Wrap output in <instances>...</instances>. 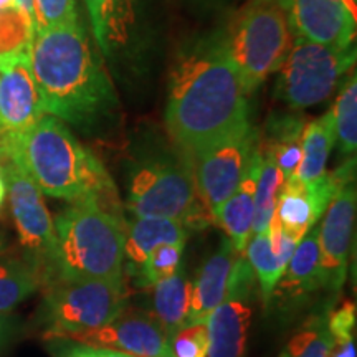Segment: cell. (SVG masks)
<instances>
[{
	"label": "cell",
	"instance_id": "41",
	"mask_svg": "<svg viewBox=\"0 0 357 357\" xmlns=\"http://www.w3.org/2000/svg\"><path fill=\"white\" fill-rule=\"evenodd\" d=\"M344 2H346V6L347 7H349V10L352 12V13H354V15H356V8H357V0H344Z\"/></svg>",
	"mask_w": 357,
	"mask_h": 357
},
{
	"label": "cell",
	"instance_id": "42",
	"mask_svg": "<svg viewBox=\"0 0 357 357\" xmlns=\"http://www.w3.org/2000/svg\"><path fill=\"white\" fill-rule=\"evenodd\" d=\"M13 6H17L15 0H0V8H7Z\"/></svg>",
	"mask_w": 357,
	"mask_h": 357
},
{
	"label": "cell",
	"instance_id": "23",
	"mask_svg": "<svg viewBox=\"0 0 357 357\" xmlns=\"http://www.w3.org/2000/svg\"><path fill=\"white\" fill-rule=\"evenodd\" d=\"M192 281L187 278L185 270L177 268L176 273L158 281L153 287V314L162 324L169 337L185 324L189 310Z\"/></svg>",
	"mask_w": 357,
	"mask_h": 357
},
{
	"label": "cell",
	"instance_id": "15",
	"mask_svg": "<svg viewBox=\"0 0 357 357\" xmlns=\"http://www.w3.org/2000/svg\"><path fill=\"white\" fill-rule=\"evenodd\" d=\"M294 37L331 48H349L356 38V15L344 0H291Z\"/></svg>",
	"mask_w": 357,
	"mask_h": 357
},
{
	"label": "cell",
	"instance_id": "10",
	"mask_svg": "<svg viewBox=\"0 0 357 357\" xmlns=\"http://www.w3.org/2000/svg\"><path fill=\"white\" fill-rule=\"evenodd\" d=\"M260 137L261 132L247 119L192 158L195 187L212 218L242 182Z\"/></svg>",
	"mask_w": 357,
	"mask_h": 357
},
{
	"label": "cell",
	"instance_id": "38",
	"mask_svg": "<svg viewBox=\"0 0 357 357\" xmlns=\"http://www.w3.org/2000/svg\"><path fill=\"white\" fill-rule=\"evenodd\" d=\"M7 199V189H6V182H3L2 172H0V211H2L3 204H6Z\"/></svg>",
	"mask_w": 357,
	"mask_h": 357
},
{
	"label": "cell",
	"instance_id": "24",
	"mask_svg": "<svg viewBox=\"0 0 357 357\" xmlns=\"http://www.w3.org/2000/svg\"><path fill=\"white\" fill-rule=\"evenodd\" d=\"M245 252H247L250 266L255 273L261 300L266 305L273 296V289L276 288V283H278L281 276H283L284 270H287L288 263L281 260L273 252L268 231L266 234H255L250 236Z\"/></svg>",
	"mask_w": 357,
	"mask_h": 357
},
{
	"label": "cell",
	"instance_id": "7",
	"mask_svg": "<svg viewBox=\"0 0 357 357\" xmlns=\"http://www.w3.org/2000/svg\"><path fill=\"white\" fill-rule=\"evenodd\" d=\"M42 289L37 319L47 341L100 329L128 306L124 278L55 281Z\"/></svg>",
	"mask_w": 357,
	"mask_h": 357
},
{
	"label": "cell",
	"instance_id": "37",
	"mask_svg": "<svg viewBox=\"0 0 357 357\" xmlns=\"http://www.w3.org/2000/svg\"><path fill=\"white\" fill-rule=\"evenodd\" d=\"M96 357H132V356H128V354H124V352H119V351L98 349Z\"/></svg>",
	"mask_w": 357,
	"mask_h": 357
},
{
	"label": "cell",
	"instance_id": "20",
	"mask_svg": "<svg viewBox=\"0 0 357 357\" xmlns=\"http://www.w3.org/2000/svg\"><path fill=\"white\" fill-rule=\"evenodd\" d=\"M273 289L278 296L298 300L321 288L319 227H311L294 248L291 260Z\"/></svg>",
	"mask_w": 357,
	"mask_h": 357
},
{
	"label": "cell",
	"instance_id": "34",
	"mask_svg": "<svg viewBox=\"0 0 357 357\" xmlns=\"http://www.w3.org/2000/svg\"><path fill=\"white\" fill-rule=\"evenodd\" d=\"M328 357H357L354 337L334 339V344Z\"/></svg>",
	"mask_w": 357,
	"mask_h": 357
},
{
	"label": "cell",
	"instance_id": "12",
	"mask_svg": "<svg viewBox=\"0 0 357 357\" xmlns=\"http://www.w3.org/2000/svg\"><path fill=\"white\" fill-rule=\"evenodd\" d=\"M43 116L29 53L0 58V155Z\"/></svg>",
	"mask_w": 357,
	"mask_h": 357
},
{
	"label": "cell",
	"instance_id": "2",
	"mask_svg": "<svg viewBox=\"0 0 357 357\" xmlns=\"http://www.w3.org/2000/svg\"><path fill=\"white\" fill-rule=\"evenodd\" d=\"M29 58L47 114L86 128L118 106L108 71L82 22L35 32Z\"/></svg>",
	"mask_w": 357,
	"mask_h": 357
},
{
	"label": "cell",
	"instance_id": "4",
	"mask_svg": "<svg viewBox=\"0 0 357 357\" xmlns=\"http://www.w3.org/2000/svg\"><path fill=\"white\" fill-rule=\"evenodd\" d=\"M55 281L118 280L124 273L123 215L100 200L84 197L70 202L55 220Z\"/></svg>",
	"mask_w": 357,
	"mask_h": 357
},
{
	"label": "cell",
	"instance_id": "25",
	"mask_svg": "<svg viewBox=\"0 0 357 357\" xmlns=\"http://www.w3.org/2000/svg\"><path fill=\"white\" fill-rule=\"evenodd\" d=\"M261 149V147H260ZM283 185V176L273 158L261 151V167L255 189V212H253L252 235L266 234L275 217L276 202Z\"/></svg>",
	"mask_w": 357,
	"mask_h": 357
},
{
	"label": "cell",
	"instance_id": "32",
	"mask_svg": "<svg viewBox=\"0 0 357 357\" xmlns=\"http://www.w3.org/2000/svg\"><path fill=\"white\" fill-rule=\"evenodd\" d=\"M356 328V305L352 301L342 303L341 306L328 314V329L334 339L354 337Z\"/></svg>",
	"mask_w": 357,
	"mask_h": 357
},
{
	"label": "cell",
	"instance_id": "8",
	"mask_svg": "<svg viewBox=\"0 0 357 357\" xmlns=\"http://www.w3.org/2000/svg\"><path fill=\"white\" fill-rule=\"evenodd\" d=\"M356 63V47L331 48L294 38L280 66L276 96L291 109H306L333 95L339 79Z\"/></svg>",
	"mask_w": 357,
	"mask_h": 357
},
{
	"label": "cell",
	"instance_id": "28",
	"mask_svg": "<svg viewBox=\"0 0 357 357\" xmlns=\"http://www.w3.org/2000/svg\"><path fill=\"white\" fill-rule=\"evenodd\" d=\"M33 35L32 20L22 8H0V58L29 53Z\"/></svg>",
	"mask_w": 357,
	"mask_h": 357
},
{
	"label": "cell",
	"instance_id": "36",
	"mask_svg": "<svg viewBox=\"0 0 357 357\" xmlns=\"http://www.w3.org/2000/svg\"><path fill=\"white\" fill-rule=\"evenodd\" d=\"M15 3H17V7L19 8H22V10H24L26 15L30 17V20H32V24H33V8H32V0H15Z\"/></svg>",
	"mask_w": 357,
	"mask_h": 357
},
{
	"label": "cell",
	"instance_id": "17",
	"mask_svg": "<svg viewBox=\"0 0 357 357\" xmlns=\"http://www.w3.org/2000/svg\"><path fill=\"white\" fill-rule=\"evenodd\" d=\"M95 42L102 55L113 58L132 42L139 0H83Z\"/></svg>",
	"mask_w": 357,
	"mask_h": 357
},
{
	"label": "cell",
	"instance_id": "5",
	"mask_svg": "<svg viewBox=\"0 0 357 357\" xmlns=\"http://www.w3.org/2000/svg\"><path fill=\"white\" fill-rule=\"evenodd\" d=\"M291 0H248L222 33L245 95L280 70L294 43Z\"/></svg>",
	"mask_w": 357,
	"mask_h": 357
},
{
	"label": "cell",
	"instance_id": "21",
	"mask_svg": "<svg viewBox=\"0 0 357 357\" xmlns=\"http://www.w3.org/2000/svg\"><path fill=\"white\" fill-rule=\"evenodd\" d=\"M42 288L43 273L33 261L22 253L12 255L8 250L0 255V314L10 312Z\"/></svg>",
	"mask_w": 357,
	"mask_h": 357
},
{
	"label": "cell",
	"instance_id": "27",
	"mask_svg": "<svg viewBox=\"0 0 357 357\" xmlns=\"http://www.w3.org/2000/svg\"><path fill=\"white\" fill-rule=\"evenodd\" d=\"M334 119L336 141L342 154L351 155L357 147V82L356 75L346 79L344 86L339 91L334 108L331 109Z\"/></svg>",
	"mask_w": 357,
	"mask_h": 357
},
{
	"label": "cell",
	"instance_id": "22",
	"mask_svg": "<svg viewBox=\"0 0 357 357\" xmlns=\"http://www.w3.org/2000/svg\"><path fill=\"white\" fill-rule=\"evenodd\" d=\"M319 218L314 202L296 177L284 181L275 211V220L278 222L281 231L294 242H300Z\"/></svg>",
	"mask_w": 357,
	"mask_h": 357
},
{
	"label": "cell",
	"instance_id": "31",
	"mask_svg": "<svg viewBox=\"0 0 357 357\" xmlns=\"http://www.w3.org/2000/svg\"><path fill=\"white\" fill-rule=\"evenodd\" d=\"M208 333L205 323L182 326L169 337V357H207Z\"/></svg>",
	"mask_w": 357,
	"mask_h": 357
},
{
	"label": "cell",
	"instance_id": "35",
	"mask_svg": "<svg viewBox=\"0 0 357 357\" xmlns=\"http://www.w3.org/2000/svg\"><path fill=\"white\" fill-rule=\"evenodd\" d=\"M15 329H17V323L10 312H3V314H0V349L7 344L8 339H10L12 334L15 333Z\"/></svg>",
	"mask_w": 357,
	"mask_h": 357
},
{
	"label": "cell",
	"instance_id": "3",
	"mask_svg": "<svg viewBox=\"0 0 357 357\" xmlns=\"http://www.w3.org/2000/svg\"><path fill=\"white\" fill-rule=\"evenodd\" d=\"M0 160L19 164L45 195L68 202L93 197L123 215L114 182L101 160L55 116L45 114L29 131L13 137Z\"/></svg>",
	"mask_w": 357,
	"mask_h": 357
},
{
	"label": "cell",
	"instance_id": "13",
	"mask_svg": "<svg viewBox=\"0 0 357 357\" xmlns=\"http://www.w3.org/2000/svg\"><path fill=\"white\" fill-rule=\"evenodd\" d=\"M66 341L119 351L132 357H169V334L153 312L126 306L100 329L71 336Z\"/></svg>",
	"mask_w": 357,
	"mask_h": 357
},
{
	"label": "cell",
	"instance_id": "39",
	"mask_svg": "<svg viewBox=\"0 0 357 357\" xmlns=\"http://www.w3.org/2000/svg\"><path fill=\"white\" fill-rule=\"evenodd\" d=\"M7 250H8L7 238H6V236H3L2 234H0V255H3V253H6Z\"/></svg>",
	"mask_w": 357,
	"mask_h": 357
},
{
	"label": "cell",
	"instance_id": "14",
	"mask_svg": "<svg viewBox=\"0 0 357 357\" xmlns=\"http://www.w3.org/2000/svg\"><path fill=\"white\" fill-rule=\"evenodd\" d=\"M356 184L346 181L334 192L319 227L321 288L339 291L347 278L356 220Z\"/></svg>",
	"mask_w": 357,
	"mask_h": 357
},
{
	"label": "cell",
	"instance_id": "6",
	"mask_svg": "<svg viewBox=\"0 0 357 357\" xmlns=\"http://www.w3.org/2000/svg\"><path fill=\"white\" fill-rule=\"evenodd\" d=\"M126 208L134 217H162L200 230L213 222L195 187L185 153L153 154L141 159L129 177Z\"/></svg>",
	"mask_w": 357,
	"mask_h": 357
},
{
	"label": "cell",
	"instance_id": "40",
	"mask_svg": "<svg viewBox=\"0 0 357 357\" xmlns=\"http://www.w3.org/2000/svg\"><path fill=\"white\" fill-rule=\"evenodd\" d=\"M189 2L200 3V6H211V3H218L220 0H189Z\"/></svg>",
	"mask_w": 357,
	"mask_h": 357
},
{
	"label": "cell",
	"instance_id": "18",
	"mask_svg": "<svg viewBox=\"0 0 357 357\" xmlns=\"http://www.w3.org/2000/svg\"><path fill=\"white\" fill-rule=\"evenodd\" d=\"M261 167V149L257 147L252 155L245 176L238 187L229 199L220 205L213 222L222 227L227 238L240 255H243L247 243L252 236L253 212H255V189Z\"/></svg>",
	"mask_w": 357,
	"mask_h": 357
},
{
	"label": "cell",
	"instance_id": "11",
	"mask_svg": "<svg viewBox=\"0 0 357 357\" xmlns=\"http://www.w3.org/2000/svg\"><path fill=\"white\" fill-rule=\"evenodd\" d=\"M258 298L260 289L255 273L243 253L236 257L222 303L205 321L208 333L207 357H245Z\"/></svg>",
	"mask_w": 357,
	"mask_h": 357
},
{
	"label": "cell",
	"instance_id": "19",
	"mask_svg": "<svg viewBox=\"0 0 357 357\" xmlns=\"http://www.w3.org/2000/svg\"><path fill=\"white\" fill-rule=\"evenodd\" d=\"M189 229L184 223L162 217H136L124 230V257L131 273H136L158 245L185 243Z\"/></svg>",
	"mask_w": 357,
	"mask_h": 357
},
{
	"label": "cell",
	"instance_id": "1",
	"mask_svg": "<svg viewBox=\"0 0 357 357\" xmlns=\"http://www.w3.org/2000/svg\"><path fill=\"white\" fill-rule=\"evenodd\" d=\"M247 119V95L223 35L187 43L169 75L166 126L177 149L192 160Z\"/></svg>",
	"mask_w": 357,
	"mask_h": 357
},
{
	"label": "cell",
	"instance_id": "30",
	"mask_svg": "<svg viewBox=\"0 0 357 357\" xmlns=\"http://www.w3.org/2000/svg\"><path fill=\"white\" fill-rule=\"evenodd\" d=\"M35 32L79 22L77 0H32Z\"/></svg>",
	"mask_w": 357,
	"mask_h": 357
},
{
	"label": "cell",
	"instance_id": "16",
	"mask_svg": "<svg viewBox=\"0 0 357 357\" xmlns=\"http://www.w3.org/2000/svg\"><path fill=\"white\" fill-rule=\"evenodd\" d=\"M240 253L229 238H223L218 248L200 266L197 276L192 281L189 310L185 324L205 323L211 312L220 305L229 287V280Z\"/></svg>",
	"mask_w": 357,
	"mask_h": 357
},
{
	"label": "cell",
	"instance_id": "26",
	"mask_svg": "<svg viewBox=\"0 0 357 357\" xmlns=\"http://www.w3.org/2000/svg\"><path fill=\"white\" fill-rule=\"evenodd\" d=\"M334 344L328 329V314L311 316L289 339L280 357H328Z\"/></svg>",
	"mask_w": 357,
	"mask_h": 357
},
{
	"label": "cell",
	"instance_id": "29",
	"mask_svg": "<svg viewBox=\"0 0 357 357\" xmlns=\"http://www.w3.org/2000/svg\"><path fill=\"white\" fill-rule=\"evenodd\" d=\"M185 243H162L158 245L147 255L139 270L136 271V280L141 287H153L158 281L176 273L181 266L182 253Z\"/></svg>",
	"mask_w": 357,
	"mask_h": 357
},
{
	"label": "cell",
	"instance_id": "33",
	"mask_svg": "<svg viewBox=\"0 0 357 357\" xmlns=\"http://www.w3.org/2000/svg\"><path fill=\"white\" fill-rule=\"evenodd\" d=\"M58 354L56 357H96L98 349L89 346L77 344V342L71 341H63V339H58Z\"/></svg>",
	"mask_w": 357,
	"mask_h": 357
},
{
	"label": "cell",
	"instance_id": "9",
	"mask_svg": "<svg viewBox=\"0 0 357 357\" xmlns=\"http://www.w3.org/2000/svg\"><path fill=\"white\" fill-rule=\"evenodd\" d=\"M0 172L7 189L8 212L17 230L22 255L33 261L43 273V288L55 273L56 234L42 190L13 160H0Z\"/></svg>",
	"mask_w": 357,
	"mask_h": 357
}]
</instances>
